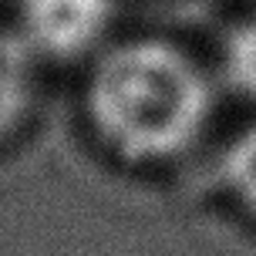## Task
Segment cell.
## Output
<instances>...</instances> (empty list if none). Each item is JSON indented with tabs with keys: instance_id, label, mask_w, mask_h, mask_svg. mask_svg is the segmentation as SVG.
Listing matches in <instances>:
<instances>
[{
	"instance_id": "cell-1",
	"label": "cell",
	"mask_w": 256,
	"mask_h": 256,
	"mask_svg": "<svg viewBox=\"0 0 256 256\" xmlns=\"http://www.w3.org/2000/svg\"><path fill=\"white\" fill-rule=\"evenodd\" d=\"M216 108L202 64L158 38L125 40L91 71L88 122L125 162L155 166L182 155L206 132Z\"/></svg>"
},
{
	"instance_id": "cell-2",
	"label": "cell",
	"mask_w": 256,
	"mask_h": 256,
	"mask_svg": "<svg viewBox=\"0 0 256 256\" xmlns=\"http://www.w3.org/2000/svg\"><path fill=\"white\" fill-rule=\"evenodd\" d=\"M115 24V0H20L17 34L34 58L78 61L91 54Z\"/></svg>"
},
{
	"instance_id": "cell-3",
	"label": "cell",
	"mask_w": 256,
	"mask_h": 256,
	"mask_svg": "<svg viewBox=\"0 0 256 256\" xmlns=\"http://www.w3.org/2000/svg\"><path fill=\"white\" fill-rule=\"evenodd\" d=\"M34 98V51L17 30L0 27V138L24 122Z\"/></svg>"
},
{
	"instance_id": "cell-4",
	"label": "cell",
	"mask_w": 256,
	"mask_h": 256,
	"mask_svg": "<svg viewBox=\"0 0 256 256\" xmlns=\"http://www.w3.org/2000/svg\"><path fill=\"white\" fill-rule=\"evenodd\" d=\"M222 186L256 219V125L230 142L222 155Z\"/></svg>"
},
{
	"instance_id": "cell-5",
	"label": "cell",
	"mask_w": 256,
	"mask_h": 256,
	"mask_svg": "<svg viewBox=\"0 0 256 256\" xmlns=\"http://www.w3.org/2000/svg\"><path fill=\"white\" fill-rule=\"evenodd\" d=\"M222 78L240 94L256 98V20L236 24L222 40Z\"/></svg>"
}]
</instances>
